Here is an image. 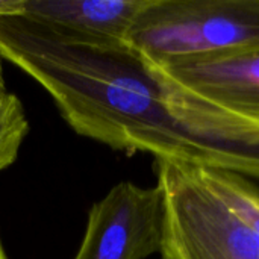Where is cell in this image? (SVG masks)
Returning <instances> with one entry per match:
<instances>
[{"instance_id": "cell-6", "label": "cell", "mask_w": 259, "mask_h": 259, "mask_svg": "<svg viewBox=\"0 0 259 259\" xmlns=\"http://www.w3.org/2000/svg\"><path fill=\"white\" fill-rule=\"evenodd\" d=\"M27 131L29 123L18 97L0 91V171L15 162Z\"/></svg>"}, {"instance_id": "cell-8", "label": "cell", "mask_w": 259, "mask_h": 259, "mask_svg": "<svg viewBox=\"0 0 259 259\" xmlns=\"http://www.w3.org/2000/svg\"><path fill=\"white\" fill-rule=\"evenodd\" d=\"M0 259H9L8 258V255H6V252H5L3 244H2V238H0Z\"/></svg>"}, {"instance_id": "cell-2", "label": "cell", "mask_w": 259, "mask_h": 259, "mask_svg": "<svg viewBox=\"0 0 259 259\" xmlns=\"http://www.w3.org/2000/svg\"><path fill=\"white\" fill-rule=\"evenodd\" d=\"M124 41L152 67L259 49V0H144Z\"/></svg>"}, {"instance_id": "cell-5", "label": "cell", "mask_w": 259, "mask_h": 259, "mask_svg": "<svg viewBox=\"0 0 259 259\" xmlns=\"http://www.w3.org/2000/svg\"><path fill=\"white\" fill-rule=\"evenodd\" d=\"M143 3L144 0H0V17L124 41Z\"/></svg>"}, {"instance_id": "cell-1", "label": "cell", "mask_w": 259, "mask_h": 259, "mask_svg": "<svg viewBox=\"0 0 259 259\" xmlns=\"http://www.w3.org/2000/svg\"><path fill=\"white\" fill-rule=\"evenodd\" d=\"M162 259H259V187L222 168L155 159Z\"/></svg>"}, {"instance_id": "cell-7", "label": "cell", "mask_w": 259, "mask_h": 259, "mask_svg": "<svg viewBox=\"0 0 259 259\" xmlns=\"http://www.w3.org/2000/svg\"><path fill=\"white\" fill-rule=\"evenodd\" d=\"M2 59V58H0ZM0 91H5V79H3V67H2V61H0Z\"/></svg>"}, {"instance_id": "cell-4", "label": "cell", "mask_w": 259, "mask_h": 259, "mask_svg": "<svg viewBox=\"0 0 259 259\" xmlns=\"http://www.w3.org/2000/svg\"><path fill=\"white\" fill-rule=\"evenodd\" d=\"M155 71L202 109L259 129V49Z\"/></svg>"}, {"instance_id": "cell-3", "label": "cell", "mask_w": 259, "mask_h": 259, "mask_svg": "<svg viewBox=\"0 0 259 259\" xmlns=\"http://www.w3.org/2000/svg\"><path fill=\"white\" fill-rule=\"evenodd\" d=\"M164 202L158 187L120 182L96 202L73 259H146L161 250Z\"/></svg>"}]
</instances>
